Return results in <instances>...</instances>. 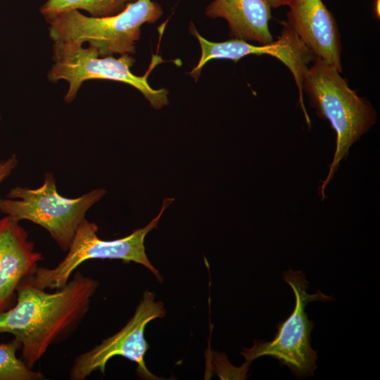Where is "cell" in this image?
<instances>
[{
    "instance_id": "6da1fadb",
    "label": "cell",
    "mask_w": 380,
    "mask_h": 380,
    "mask_svg": "<svg viewBox=\"0 0 380 380\" xmlns=\"http://www.w3.org/2000/svg\"><path fill=\"white\" fill-rule=\"evenodd\" d=\"M72 277L53 292L24 279L14 305L0 313V333L11 334L20 342V359L30 368L51 345L68 338L89 311L99 282L80 272Z\"/></svg>"
},
{
    "instance_id": "7a4b0ae2",
    "label": "cell",
    "mask_w": 380,
    "mask_h": 380,
    "mask_svg": "<svg viewBox=\"0 0 380 380\" xmlns=\"http://www.w3.org/2000/svg\"><path fill=\"white\" fill-rule=\"evenodd\" d=\"M303 76V92L317 115L327 120L336 133L334 159L319 191L325 197V188L333 179L341 160L349 153L351 146L376 123L377 113L367 99L357 96L348 81L334 66L315 58Z\"/></svg>"
},
{
    "instance_id": "3957f363",
    "label": "cell",
    "mask_w": 380,
    "mask_h": 380,
    "mask_svg": "<svg viewBox=\"0 0 380 380\" xmlns=\"http://www.w3.org/2000/svg\"><path fill=\"white\" fill-rule=\"evenodd\" d=\"M163 14L160 6L151 0H136L121 12L108 16H87L70 10L46 17L49 35L54 42L89 43L101 57L135 53L141 27L154 23Z\"/></svg>"
},
{
    "instance_id": "277c9868",
    "label": "cell",
    "mask_w": 380,
    "mask_h": 380,
    "mask_svg": "<svg viewBox=\"0 0 380 380\" xmlns=\"http://www.w3.org/2000/svg\"><path fill=\"white\" fill-rule=\"evenodd\" d=\"M173 201L174 198H165L158 216L146 227L115 240L101 239L97 235L98 226L94 222L84 220L77 227L64 258L54 267H39L35 273L27 279L39 289L55 290L64 286L84 262L92 259H109L140 264L162 282V276L151 265L146 254L144 239L149 232L157 227L164 210Z\"/></svg>"
},
{
    "instance_id": "5b68a950",
    "label": "cell",
    "mask_w": 380,
    "mask_h": 380,
    "mask_svg": "<svg viewBox=\"0 0 380 380\" xmlns=\"http://www.w3.org/2000/svg\"><path fill=\"white\" fill-rule=\"evenodd\" d=\"M105 194L104 189H96L76 198H65L57 191L53 175L46 172L39 188L17 186L10 190L8 198H0V211L44 228L66 252L86 213Z\"/></svg>"
},
{
    "instance_id": "8992f818",
    "label": "cell",
    "mask_w": 380,
    "mask_h": 380,
    "mask_svg": "<svg viewBox=\"0 0 380 380\" xmlns=\"http://www.w3.org/2000/svg\"><path fill=\"white\" fill-rule=\"evenodd\" d=\"M284 280L291 286L295 296V306L291 315L277 327V332L270 341H254L251 348H243L241 354L245 362L251 364L255 359L270 356L287 366L297 378L312 376L317 369V351L311 347V332L314 323L305 312L306 305L313 301L334 300L317 290L308 293L309 283L300 270L289 268L283 272Z\"/></svg>"
},
{
    "instance_id": "52a82bcc",
    "label": "cell",
    "mask_w": 380,
    "mask_h": 380,
    "mask_svg": "<svg viewBox=\"0 0 380 380\" xmlns=\"http://www.w3.org/2000/svg\"><path fill=\"white\" fill-rule=\"evenodd\" d=\"M53 64L48 73L52 82L60 80L68 82L69 87L65 101L72 102L86 80L105 79L129 84L139 91L155 109L168 104L167 91L154 89L148 83L146 73L144 76L134 75L131 67L134 59L129 54L115 58L112 56L101 57L90 47L75 42H54L53 45Z\"/></svg>"
},
{
    "instance_id": "ba28073f",
    "label": "cell",
    "mask_w": 380,
    "mask_h": 380,
    "mask_svg": "<svg viewBox=\"0 0 380 380\" xmlns=\"http://www.w3.org/2000/svg\"><path fill=\"white\" fill-rule=\"evenodd\" d=\"M154 298L153 293L146 291L133 317L124 327L75 359L70 379L84 380L96 370L103 374L111 358L122 356L137 365V372L139 377L160 379L149 372L144 362V355L149 348L144 336L146 326L151 320L165 315L163 303L155 302Z\"/></svg>"
},
{
    "instance_id": "9c48e42d",
    "label": "cell",
    "mask_w": 380,
    "mask_h": 380,
    "mask_svg": "<svg viewBox=\"0 0 380 380\" xmlns=\"http://www.w3.org/2000/svg\"><path fill=\"white\" fill-rule=\"evenodd\" d=\"M282 23V31L276 41L260 45L251 44L239 39L222 42H210L201 36L192 25L191 31L201 45V56L197 65L190 72L191 75L196 79L203 67L213 59H229L237 62L248 55H270L282 62L291 72L298 89L299 104L304 108L303 76L315 56L298 35L283 21Z\"/></svg>"
},
{
    "instance_id": "30bf717a",
    "label": "cell",
    "mask_w": 380,
    "mask_h": 380,
    "mask_svg": "<svg viewBox=\"0 0 380 380\" xmlns=\"http://www.w3.org/2000/svg\"><path fill=\"white\" fill-rule=\"evenodd\" d=\"M287 6V20L283 22L315 58L334 66L341 73V36L333 13L322 0H289Z\"/></svg>"
},
{
    "instance_id": "8fae6325",
    "label": "cell",
    "mask_w": 380,
    "mask_h": 380,
    "mask_svg": "<svg viewBox=\"0 0 380 380\" xmlns=\"http://www.w3.org/2000/svg\"><path fill=\"white\" fill-rule=\"evenodd\" d=\"M19 222L8 215L0 218V313L14 305L18 286L44 260Z\"/></svg>"
},
{
    "instance_id": "7c38bea8",
    "label": "cell",
    "mask_w": 380,
    "mask_h": 380,
    "mask_svg": "<svg viewBox=\"0 0 380 380\" xmlns=\"http://www.w3.org/2000/svg\"><path fill=\"white\" fill-rule=\"evenodd\" d=\"M206 15L224 18L234 39L260 44L273 42L269 28L271 8L265 0H214L207 7Z\"/></svg>"
},
{
    "instance_id": "4fadbf2b",
    "label": "cell",
    "mask_w": 380,
    "mask_h": 380,
    "mask_svg": "<svg viewBox=\"0 0 380 380\" xmlns=\"http://www.w3.org/2000/svg\"><path fill=\"white\" fill-rule=\"evenodd\" d=\"M136 0H47L41 7L46 18L70 10H84L92 17L117 14Z\"/></svg>"
},
{
    "instance_id": "5bb4252c",
    "label": "cell",
    "mask_w": 380,
    "mask_h": 380,
    "mask_svg": "<svg viewBox=\"0 0 380 380\" xmlns=\"http://www.w3.org/2000/svg\"><path fill=\"white\" fill-rule=\"evenodd\" d=\"M21 348L20 342L14 338L0 343V380H42L44 375L39 371L28 367L17 357Z\"/></svg>"
},
{
    "instance_id": "9a60e30c",
    "label": "cell",
    "mask_w": 380,
    "mask_h": 380,
    "mask_svg": "<svg viewBox=\"0 0 380 380\" xmlns=\"http://www.w3.org/2000/svg\"><path fill=\"white\" fill-rule=\"evenodd\" d=\"M17 164L18 159L15 155L0 161V184L11 174Z\"/></svg>"
},
{
    "instance_id": "2e32d148",
    "label": "cell",
    "mask_w": 380,
    "mask_h": 380,
    "mask_svg": "<svg viewBox=\"0 0 380 380\" xmlns=\"http://www.w3.org/2000/svg\"><path fill=\"white\" fill-rule=\"evenodd\" d=\"M271 8H277L281 6L288 5L289 0H265Z\"/></svg>"
},
{
    "instance_id": "e0dca14e",
    "label": "cell",
    "mask_w": 380,
    "mask_h": 380,
    "mask_svg": "<svg viewBox=\"0 0 380 380\" xmlns=\"http://www.w3.org/2000/svg\"><path fill=\"white\" fill-rule=\"evenodd\" d=\"M374 14L376 18H379V0H374Z\"/></svg>"
}]
</instances>
